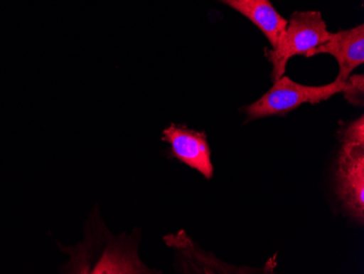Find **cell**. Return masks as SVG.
<instances>
[{
    "label": "cell",
    "instance_id": "obj_3",
    "mask_svg": "<svg viewBox=\"0 0 364 274\" xmlns=\"http://www.w3.org/2000/svg\"><path fill=\"white\" fill-rule=\"evenodd\" d=\"M336 191L346 211L364 220V144L343 143L337 161Z\"/></svg>",
    "mask_w": 364,
    "mask_h": 274
},
{
    "label": "cell",
    "instance_id": "obj_6",
    "mask_svg": "<svg viewBox=\"0 0 364 274\" xmlns=\"http://www.w3.org/2000/svg\"><path fill=\"white\" fill-rule=\"evenodd\" d=\"M232 8L250 20L264 36L272 47L276 48L285 34L288 20L278 14L271 0H218Z\"/></svg>",
    "mask_w": 364,
    "mask_h": 274
},
{
    "label": "cell",
    "instance_id": "obj_5",
    "mask_svg": "<svg viewBox=\"0 0 364 274\" xmlns=\"http://www.w3.org/2000/svg\"><path fill=\"white\" fill-rule=\"evenodd\" d=\"M328 54L338 63L339 71L336 80L343 81L353 75V70L364 63L363 24L331 33L327 42L306 53V57Z\"/></svg>",
    "mask_w": 364,
    "mask_h": 274
},
{
    "label": "cell",
    "instance_id": "obj_8",
    "mask_svg": "<svg viewBox=\"0 0 364 274\" xmlns=\"http://www.w3.org/2000/svg\"><path fill=\"white\" fill-rule=\"evenodd\" d=\"M341 141H343V143H362V144H364L363 116L346 127L343 132Z\"/></svg>",
    "mask_w": 364,
    "mask_h": 274
},
{
    "label": "cell",
    "instance_id": "obj_7",
    "mask_svg": "<svg viewBox=\"0 0 364 274\" xmlns=\"http://www.w3.org/2000/svg\"><path fill=\"white\" fill-rule=\"evenodd\" d=\"M345 99L353 105H363L364 78L363 75H350L345 81L343 92Z\"/></svg>",
    "mask_w": 364,
    "mask_h": 274
},
{
    "label": "cell",
    "instance_id": "obj_4",
    "mask_svg": "<svg viewBox=\"0 0 364 274\" xmlns=\"http://www.w3.org/2000/svg\"><path fill=\"white\" fill-rule=\"evenodd\" d=\"M163 140L171 144V153L178 161L196 169L206 179H212L214 173L212 154L204 132L171 125L164 130Z\"/></svg>",
    "mask_w": 364,
    "mask_h": 274
},
{
    "label": "cell",
    "instance_id": "obj_1",
    "mask_svg": "<svg viewBox=\"0 0 364 274\" xmlns=\"http://www.w3.org/2000/svg\"><path fill=\"white\" fill-rule=\"evenodd\" d=\"M343 81L335 80L325 85H304L294 83L287 75L274 81V85L255 103L245 108L250 120H261L271 116H285L300 107L302 104H318L341 93Z\"/></svg>",
    "mask_w": 364,
    "mask_h": 274
},
{
    "label": "cell",
    "instance_id": "obj_2",
    "mask_svg": "<svg viewBox=\"0 0 364 274\" xmlns=\"http://www.w3.org/2000/svg\"><path fill=\"white\" fill-rule=\"evenodd\" d=\"M331 38L326 23L318 11L294 12L286 26L285 34L276 48L267 50V57L272 63L274 81L285 75L288 61L296 55H304L309 51L324 44Z\"/></svg>",
    "mask_w": 364,
    "mask_h": 274
}]
</instances>
